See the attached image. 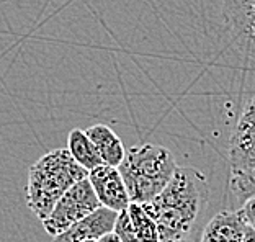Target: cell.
<instances>
[{
  "instance_id": "obj_15",
  "label": "cell",
  "mask_w": 255,
  "mask_h": 242,
  "mask_svg": "<svg viewBox=\"0 0 255 242\" xmlns=\"http://www.w3.org/2000/svg\"><path fill=\"white\" fill-rule=\"evenodd\" d=\"M239 210L242 211V215H244V218H246V221H247L249 226L255 229V195L249 198L246 203L241 206Z\"/></svg>"
},
{
  "instance_id": "obj_13",
  "label": "cell",
  "mask_w": 255,
  "mask_h": 242,
  "mask_svg": "<svg viewBox=\"0 0 255 242\" xmlns=\"http://www.w3.org/2000/svg\"><path fill=\"white\" fill-rule=\"evenodd\" d=\"M229 190L239 208L255 195V169L252 170H231Z\"/></svg>"
},
{
  "instance_id": "obj_18",
  "label": "cell",
  "mask_w": 255,
  "mask_h": 242,
  "mask_svg": "<svg viewBox=\"0 0 255 242\" xmlns=\"http://www.w3.org/2000/svg\"><path fill=\"white\" fill-rule=\"evenodd\" d=\"M178 242H196L193 239H182V241H178Z\"/></svg>"
},
{
  "instance_id": "obj_2",
  "label": "cell",
  "mask_w": 255,
  "mask_h": 242,
  "mask_svg": "<svg viewBox=\"0 0 255 242\" xmlns=\"http://www.w3.org/2000/svg\"><path fill=\"white\" fill-rule=\"evenodd\" d=\"M87 177L89 172L75 162L67 149H53L28 170L25 192L28 208L41 221L46 220L62 195Z\"/></svg>"
},
{
  "instance_id": "obj_11",
  "label": "cell",
  "mask_w": 255,
  "mask_h": 242,
  "mask_svg": "<svg viewBox=\"0 0 255 242\" xmlns=\"http://www.w3.org/2000/svg\"><path fill=\"white\" fill-rule=\"evenodd\" d=\"M67 151L79 165H82L87 172L103 165V160L98 154L95 144L87 136L84 129H72L67 136Z\"/></svg>"
},
{
  "instance_id": "obj_16",
  "label": "cell",
  "mask_w": 255,
  "mask_h": 242,
  "mask_svg": "<svg viewBox=\"0 0 255 242\" xmlns=\"http://www.w3.org/2000/svg\"><path fill=\"white\" fill-rule=\"evenodd\" d=\"M97 242H121V239L115 233H108L105 236H102L100 239H97Z\"/></svg>"
},
{
  "instance_id": "obj_17",
  "label": "cell",
  "mask_w": 255,
  "mask_h": 242,
  "mask_svg": "<svg viewBox=\"0 0 255 242\" xmlns=\"http://www.w3.org/2000/svg\"><path fill=\"white\" fill-rule=\"evenodd\" d=\"M242 242H255V229L254 228H249V231Z\"/></svg>"
},
{
  "instance_id": "obj_19",
  "label": "cell",
  "mask_w": 255,
  "mask_h": 242,
  "mask_svg": "<svg viewBox=\"0 0 255 242\" xmlns=\"http://www.w3.org/2000/svg\"><path fill=\"white\" fill-rule=\"evenodd\" d=\"M80 242H97V239H87V241H80Z\"/></svg>"
},
{
  "instance_id": "obj_9",
  "label": "cell",
  "mask_w": 255,
  "mask_h": 242,
  "mask_svg": "<svg viewBox=\"0 0 255 242\" xmlns=\"http://www.w3.org/2000/svg\"><path fill=\"white\" fill-rule=\"evenodd\" d=\"M249 228L241 210L221 211L206 224L200 242H242Z\"/></svg>"
},
{
  "instance_id": "obj_1",
  "label": "cell",
  "mask_w": 255,
  "mask_h": 242,
  "mask_svg": "<svg viewBox=\"0 0 255 242\" xmlns=\"http://www.w3.org/2000/svg\"><path fill=\"white\" fill-rule=\"evenodd\" d=\"M208 198L206 175L195 167H177L167 187L142 206L157 224L160 242H178L190 233Z\"/></svg>"
},
{
  "instance_id": "obj_14",
  "label": "cell",
  "mask_w": 255,
  "mask_h": 242,
  "mask_svg": "<svg viewBox=\"0 0 255 242\" xmlns=\"http://www.w3.org/2000/svg\"><path fill=\"white\" fill-rule=\"evenodd\" d=\"M113 233L121 239V242H139L137 236H136V229L132 226L131 216L128 210H123L118 213V218L115 221V228Z\"/></svg>"
},
{
  "instance_id": "obj_5",
  "label": "cell",
  "mask_w": 255,
  "mask_h": 242,
  "mask_svg": "<svg viewBox=\"0 0 255 242\" xmlns=\"http://www.w3.org/2000/svg\"><path fill=\"white\" fill-rule=\"evenodd\" d=\"M223 21L233 48L255 66V0H223Z\"/></svg>"
},
{
  "instance_id": "obj_12",
  "label": "cell",
  "mask_w": 255,
  "mask_h": 242,
  "mask_svg": "<svg viewBox=\"0 0 255 242\" xmlns=\"http://www.w3.org/2000/svg\"><path fill=\"white\" fill-rule=\"evenodd\" d=\"M128 213L131 216L132 226L136 229L139 242H160L157 224L152 220V216L144 210L142 205L131 203L128 206Z\"/></svg>"
},
{
  "instance_id": "obj_7",
  "label": "cell",
  "mask_w": 255,
  "mask_h": 242,
  "mask_svg": "<svg viewBox=\"0 0 255 242\" xmlns=\"http://www.w3.org/2000/svg\"><path fill=\"white\" fill-rule=\"evenodd\" d=\"M87 178H89L102 206L120 213L128 210V206L131 205L129 195H128L125 180L120 174L118 167H110L103 164L90 170Z\"/></svg>"
},
{
  "instance_id": "obj_3",
  "label": "cell",
  "mask_w": 255,
  "mask_h": 242,
  "mask_svg": "<svg viewBox=\"0 0 255 242\" xmlns=\"http://www.w3.org/2000/svg\"><path fill=\"white\" fill-rule=\"evenodd\" d=\"M177 167L167 147L141 144L128 149L118 170L125 180L131 203L144 205L167 187Z\"/></svg>"
},
{
  "instance_id": "obj_8",
  "label": "cell",
  "mask_w": 255,
  "mask_h": 242,
  "mask_svg": "<svg viewBox=\"0 0 255 242\" xmlns=\"http://www.w3.org/2000/svg\"><path fill=\"white\" fill-rule=\"evenodd\" d=\"M117 218V211L100 206L89 216H85L84 220L75 223L67 231L56 236L53 242H80L87 239H100L102 236L113 233Z\"/></svg>"
},
{
  "instance_id": "obj_10",
  "label": "cell",
  "mask_w": 255,
  "mask_h": 242,
  "mask_svg": "<svg viewBox=\"0 0 255 242\" xmlns=\"http://www.w3.org/2000/svg\"><path fill=\"white\" fill-rule=\"evenodd\" d=\"M85 132L92 139V142L95 144L103 164L110 167H120L125 159L126 147L117 132L112 128H108L107 124L90 126L89 129H85Z\"/></svg>"
},
{
  "instance_id": "obj_4",
  "label": "cell",
  "mask_w": 255,
  "mask_h": 242,
  "mask_svg": "<svg viewBox=\"0 0 255 242\" xmlns=\"http://www.w3.org/2000/svg\"><path fill=\"white\" fill-rule=\"evenodd\" d=\"M100 206L102 205L90 185L89 178H84V180L72 185L59 198L53 211L49 213V216L41 221L43 228L49 236L56 238Z\"/></svg>"
},
{
  "instance_id": "obj_6",
  "label": "cell",
  "mask_w": 255,
  "mask_h": 242,
  "mask_svg": "<svg viewBox=\"0 0 255 242\" xmlns=\"http://www.w3.org/2000/svg\"><path fill=\"white\" fill-rule=\"evenodd\" d=\"M231 170L255 169V97L246 105L229 142Z\"/></svg>"
}]
</instances>
